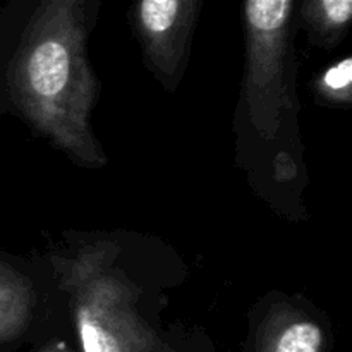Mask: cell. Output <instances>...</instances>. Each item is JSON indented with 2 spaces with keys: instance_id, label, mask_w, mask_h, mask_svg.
<instances>
[{
  "instance_id": "1",
  "label": "cell",
  "mask_w": 352,
  "mask_h": 352,
  "mask_svg": "<svg viewBox=\"0 0 352 352\" xmlns=\"http://www.w3.org/2000/svg\"><path fill=\"white\" fill-rule=\"evenodd\" d=\"M95 88L85 55L82 3L45 2L16 54L14 98L34 127L89 167L105 164L88 126Z\"/></svg>"
},
{
  "instance_id": "2",
  "label": "cell",
  "mask_w": 352,
  "mask_h": 352,
  "mask_svg": "<svg viewBox=\"0 0 352 352\" xmlns=\"http://www.w3.org/2000/svg\"><path fill=\"white\" fill-rule=\"evenodd\" d=\"M82 352H155L157 339L134 309L133 292L105 263V248L82 251L64 274Z\"/></svg>"
},
{
  "instance_id": "3",
  "label": "cell",
  "mask_w": 352,
  "mask_h": 352,
  "mask_svg": "<svg viewBox=\"0 0 352 352\" xmlns=\"http://www.w3.org/2000/svg\"><path fill=\"white\" fill-rule=\"evenodd\" d=\"M291 0H251L244 3L248 62L244 96L254 127L275 138L284 110L291 109L285 82Z\"/></svg>"
},
{
  "instance_id": "4",
  "label": "cell",
  "mask_w": 352,
  "mask_h": 352,
  "mask_svg": "<svg viewBox=\"0 0 352 352\" xmlns=\"http://www.w3.org/2000/svg\"><path fill=\"white\" fill-rule=\"evenodd\" d=\"M196 9V0H144L136 6L144 52L164 76L172 78L181 65Z\"/></svg>"
},
{
  "instance_id": "5",
  "label": "cell",
  "mask_w": 352,
  "mask_h": 352,
  "mask_svg": "<svg viewBox=\"0 0 352 352\" xmlns=\"http://www.w3.org/2000/svg\"><path fill=\"white\" fill-rule=\"evenodd\" d=\"M323 330L315 320L280 309L268 320L258 352H323Z\"/></svg>"
},
{
  "instance_id": "6",
  "label": "cell",
  "mask_w": 352,
  "mask_h": 352,
  "mask_svg": "<svg viewBox=\"0 0 352 352\" xmlns=\"http://www.w3.org/2000/svg\"><path fill=\"white\" fill-rule=\"evenodd\" d=\"M31 289L19 274L0 265V340L17 336L26 325Z\"/></svg>"
},
{
  "instance_id": "7",
  "label": "cell",
  "mask_w": 352,
  "mask_h": 352,
  "mask_svg": "<svg viewBox=\"0 0 352 352\" xmlns=\"http://www.w3.org/2000/svg\"><path fill=\"white\" fill-rule=\"evenodd\" d=\"M305 16L323 36L337 34L349 24L352 17L351 0H318L305 6Z\"/></svg>"
},
{
  "instance_id": "8",
  "label": "cell",
  "mask_w": 352,
  "mask_h": 352,
  "mask_svg": "<svg viewBox=\"0 0 352 352\" xmlns=\"http://www.w3.org/2000/svg\"><path fill=\"white\" fill-rule=\"evenodd\" d=\"M351 82H352V58L346 57L344 60L330 65L322 74L318 81V88L322 95L336 102H349L351 100Z\"/></svg>"
},
{
  "instance_id": "9",
  "label": "cell",
  "mask_w": 352,
  "mask_h": 352,
  "mask_svg": "<svg viewBox=\"0 0 352 352\" xmlns=\"http://www.w3.org/2000/svg\"><path fill=\"white\" fill-rule=\"evenodd\" d=\"M41 352H69V351L64 349L62 346H54V347H45Z\"/></svg>"
}]
</instances>
